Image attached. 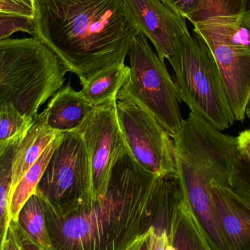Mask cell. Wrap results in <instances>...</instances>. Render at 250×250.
<instances>
[{
  "label": "cell",
  "mask_w": 250,
  "mask_h": 250,
  "mask_svg": "<svg viewBox=\"0 0 250 250\" xmlns=\"http://www.w3.org/2000/svg\"><path fill=\"white\" fill-rule=\"evenodd\" d=\"M168 233L169 250H213L189 207L183 188L172 208Z\"/></svg>",
  "instance_id": "7c38bea8"
},
{
  "label": "cell",
  "mask_w": 250,
  "mask_h": 250,
  "mask_svg": "<svg viewBox=\"0 0 250 250\" xmlns=\"http://www.w3.org/2000/svg\"><path fill=\"white\" fill-rule=\"evenodd\" d=\"M67 70L35 37L0 41V109L13 105L36 119L39 110L63 87Z\"/></svg>",
  "instance_id": "3957f363"
},
{
  "label": "cell",
  "mask_w": 250,
  "mask_h": 250,
  "mask_svg": "<svg viewBox=\"0 0 250 250\" xmlns=\"http://www.w3.org/2000/svg\"><path fill=\"white\" fill-rule=\"evenodd\" d=\"M35 0H0V17L19 16L34 19Z\"/></svg>",
  "instance_id": "603a6c76"
},
{
  "label": "cell",
  "mask_w": 250,
  "mask_h": 250,
  "mask_svg": "<svg viewBox=\"0 0 250 250\" xmlns=\"http://www.w3.org/2000/svg\"><path fill=\"white\" fill-rule=\"evenodd\" d=\"M211 198L220 230L230 250H250V206L229 186L213 183Z\"/></svg>",
  "instance_id": "30bf717a"
},
{
  "label": "cell",
  "mask_w": 250,
  "mask_h": 250,
  "mask_svg": "<svg viewBox=\"0 0 250 250\" xmlns=\"http://www.w3.org/2000/svg\"><path fill=\"white\" fill-rule=\"evenodd\" d=\"M4 250H21L15 239L14 235L10 229H9L5 244H4Z\"/></svg>",
  "instance_id": "83f0119b"
},
{
  "label": "cell",
  "mask_w": 250,
  "mask_h": 250,
  "mask_svg": "<svg viewBox=\"0 0 250 250\" xmlns=\"http://www.w3.org/2000/svg\"><path fill=\"white\" fill-rule=\"evenodd\" d=\"M230 188L241 199L250 206V163L239 151L236 157Z\"/></svg>",
  "instance_id": "44dd1931"
},
{
  "label": "cell",
  "mask_w": 250,
  "mask_h": 250,
  "mask_svg": "<svg viewBox=\"0 0 250 250\" xmlns=\"http://www.w3.org/2000/svg\"><path fill=\"white\" fill-rule=\"evenodd\" d=\"M59 134L46 126L43 113L38 114L13 157L11 191Z\"/></svg>",
  "instance_id": "5bb4252c"
},
{
  "label": "cell",
  "mask_w": 250,
  "mask_h": 250,
  "mask_svg": "<svg viewBox=\"0 0 250 250\" xmlns=\"http://www.w3.org/2000/svg\"><path fill=\"white\" fill-rule=\"evenodd\" d=\"M134 23L151 41L165 61L173 54L179 40L188 33L186 19L162 0H125Z\"/></svg>",
  "instance_id": "9c48e42d"
},
{
  "label": "cell",
  "mask_w": 250,
  "mask_h": 250,
  "mask_svg": "<svg viewBox=\"0 0 250 250\" xmlns=\"http://www.w3.org/2000/svg\"><path fill=\"white\" fill-rule=\"evenodd\" d=\"M33 37L81 84L125 62L139 33L125 0H35Z\"/></svg>",
  "instance_id": "7a4b0ae2"
},
{
  "label": "cell",
  "mask_w": 250,
  "mask_h": 250,
  "mask_svg": "<svg viewBox=\"0 0 250 250\" xmlns=\"http://www.w3.org/2000/svg\"><path fill=\"white\" fill-rule=\"evenodd\" d=\"M9 229L13 232L21 250H45L29 237L16 220H10Z\"/></svg>",
  "instance_id": "d4e9b609"
},
{
  "label": "cell",
  "mask_w": 250,
  "mask_h": 250,
  "mask_svg": "<svg viewBox=\"0 0 250 250\" xmlns=\"http://www.w3.org/2000/svg\"><path fill=\"white\" fill-rule=\"evenodd\" d=\"M16 221L29 237L45 250H54L45 224L42 200L34 192L18 214Z\"/></svg>",
  "instance_id": "e0dca14e"
},
{
  "label": "cell",
  "mask_w": 250,
  "mask_h": 250,
  "mask_svg": "<svg viewBox=\"0 0 250 250\" xmlns=\"http://www.w3.org/2000/svg\"><path fill=\"white\" fill-rule=\"evenodd\" d=\"M77 132L87 151L95 199L105 195L114 167L127 150L117 118V101L96 107Z\"/></svg>",
  "instance_id": "ba28073f"
},
{
  "label": "cell",
  "mask_w": 250,
  "mask_h": 250,
  "mask_svg": "<svg viewBox=\"0 0 250 250\" xmlns=\"http://www.w3.org/2000/svg\"><path fill=\"white\" fill-rule=\"evenodd\" d=\"M19 144H13L0 151V250H4L8 234L10 216L9 201L11 192L13 157Z\"/></svg>",
  "instance_id": "ac0fdd59"
},
{
  "label": "cell",
  "mask_w": 250,
  "mask_h": 250,
  "mask_svg": "<svg viewBox=\"0 0 250 250\" xmlns=\"http://www.w3.org/2000/svg\"><path fill=\"white\" fill-rule=\"evenodd\" d=\"M174 71L181 101L219 130L234 124L224 82L215 60L202 37L185 34L167 59Z\"/></svg>",
  "instance_id": "277c9868"
},
{
  "label": "cell",
  "mask_w": 250,
  "mask_h": 250,
  "mask_svg": "<svg viewBox=\"0 0 250 250\" xmlns=\"http://www.w3.org/2000/svg\"><path fill=\"white\" fill-rule=\"evenodd\" d=\"M160 177L143 169L126 150L114 167L104 196L64 214L53 211L42 198L53 249L126 250L157 220Z\"/></svg>",
  "instance_id": "6da1fadb"
},
{
  "label": "cell",
  "mask_w": 250,
  "mask_h": 250,
  "mask_svg": "<svg viewBox=\"0 0 250 250\" xmlns=\"http://www.w3.org/2000/svg\"><path fill=\"white\" fill-rule=\"evenodd\" d=\"M243 12V0H201L199 9L189 21L194 24L217 16H231Z\"/></svg>",
  "instance_id": "ffe728a7"
},
{
  "label": "cell",
  "mask_w": 250,
  "mask_h": 250,
  "mask_svg": "<svg viewBox=\"0 0 250 250\" xmlns=\"http://www.w3.org/2000/svg\"><path fill=\"white\" fill-rule=\"evenodd\" d=\"M128 56L129 78L117 100H129L144 108L173 138L184 120L182 101L165 61L154 53L141 32L134 38Z\"/></svg>",
  "instance_id": "5b68a950"
},
{
  "label": "cell",
  "mask_w": 250,
  "mask_h": 250,
  "mask_svg": "<svg viewBox=\"0 0 250 250\" xmlns=\"http://www.w3.org/2000/svg\"><path fill=\"white\" fill-rule=\"evenodd\" d=\"M17 32H27L33 36L34 19L19 16L0 17V41Z\"/></svg>",
  "instance_id": "7402d4cb"
},
{
  "label": "cell",
  "mask_w": 250,
  "mask_h": 250,
  "mask_svg": "<svg viewBox=\"0 0 250 250\" xmlns=\"http://www.w3.org/2000/svg\"><path fill=\"white\" fill-rule=\"evenodd\" d=\"M243 12H250V0H243Z\"/></svg>",
  "instance_id": "f1b7e54d"
},
{
  "label": "cell",
  "mask_w": 250,
  "mask_h": 250,
  "mask_svg": "<svg viewBox=\"0 0 250 250\" xmlns=\"http://www.w3.org/2000/svg\"><path fill=\"white\" fill-rule=\"evenodd\" d=\"M178 14L190 20L199 9L201 0H162Z\"/></svg>",
  "instance_id": "cb8c5ba5"
},
{
  "label": "cell",
  "mask_w": 250,
  "mask_h": 250,
  "mask_svg": "<svg viewBox=\"0 0 250 250\" xmlns=\"http://www.w3.org/2000/svg\"><path fill=\"white\" fill-rule=\"evenodd\" d=\"M247 114H248V116H249L250 119V102L249 104V105H248V110H247Z\"/></svg>",
  "instance_id": "f546056e"
},
{
  "label": "cell",
  "mask_w": 250,
  "mask_h": 250,
  "mask_svg": "<svg viewBox=\"0 0 250 250\" xmlns=\"http://www.w3.org/2000/svg\"><path fill=\"white\" fill-rule=\"evenodd\" d=\"M35 192L57 214L69 212L93 199L89 157L79 132L60 134Z\"/></svg>",
  "instance_id": "8992f818"
},
{
  "label": "cell",
  "mask_w": 250,
  "mask_h": 250,
  "mask_svg": "<svg viewBox=\"0 0 250 250\" xmlns=\"http://www.w3.org/2000/svg\"><path fill=\"white\" fill-rule=\"evenodd\" d=\"M152 230L153 226L148 231L135 239L126 250H150Z\"/></svg>",
  "instance_id": "484cf974"
},
{
  "label": "cell",
  "mask_w": 250,
  "mask_h": 250,
  "mask_svg": "<svg viewBox=\"0 0 250 250\" xmlns=\"http://www.w3.org/2000/svg\"><path fill=\"white\" fill-rule=\"evenodd\" d=\"M60 134H59L58 136L48 146L39 159L23 175L22 179L10 192L9 201L10 220H16L18 214L23 204L35 192L37 186L43 175L50 158L58 144Z\"/></svg>",
  "instance_id": "2e32d148"
},
{
  "label": "cell",
  "mask_w": 250,
  "mask_h": 250,
  "mask_svg": "<svg viewBox=\"0 0 250 250\" xmlns=\"http://www.w3.org/2000/svg\"><path fill=\"white\" fill-rule=\"evenodd\" d=\"M193 26L204 41L250 51V12L210 18Z\"/></svg>",
  "instance_id": "4fadbf2b"
},
{
  "label": "cell",
  "mask_w": 250,
  "mask_h": 250,
  "mask_svg": "<svg viewBox=\"0 0 250 250\" xmlns=\"http://www.w3.org/2000/svg\"><path fill=\"white\" fill-rule=\"evenodd\" d=\"M95 108L68 83L51 97L42 113L49 129L64 133L78 132Z\"/></svg>",
  "instance_id": "8fae6325"
},
{
  "label": "cell",
  "mask_w": 250,
  "mask_h": 250,
  "mask_svg": "<svg viewBox=\"0 0 250 250\" xmlns=\"http://www.w3.org/2000/svg\"><path fill=\"white\" fill-rule=\"evenodd\" d=\"M35 119L23 115L13 105L0 109V151L23 141Z\"/></svg>",
  "instance_id": "d6986e66"
},
{
  "label": "cell",
  "mask_w": 250,
  "mask_h": 250,
  "mask_svg": "<svg viewBox=\"0 0 250 250\" xmlns=\"http://www.w3.org/2000/svg\"><path fill=\"white\" fill-rule=\"evenodd\" d=\"M129 66L117 62L89 78L82 83V96L95 107L117 101V95L127 81Z\"/></svg>",
  "instance_id": "9a60e30c"
},
{
  "label": "cell",
  "mask_w": 250,
  "mask_h": 250,
  "mask_svg": "<svg viewBox=\"0 0 250 250\" xmlns=\"http://www.w3.org/2000/svg\"><path fill=\"white\" fill-rule=\"evenodd\" d=\"M117 114L128 152L155 176L176 173L173 138L149 112L129 100H117Z\"/></svg>",
  "instance_id": "52a82bcc"
},
{
  "label": "cell",
  "mask_w": 250,
  "mask_h": 250,
  "mask_svg": "<svg viewBox=\"0 0 250 250\" xmlns=\"http://www.w3.org/2000/svg\"><path fill=\"white\" fill-rule=\"evenodd\" d=\"M238 148L250 163V130L246 129L237 137Z\"/></svg>",
  "instance_id": "4316f807"
}]
</instances>
